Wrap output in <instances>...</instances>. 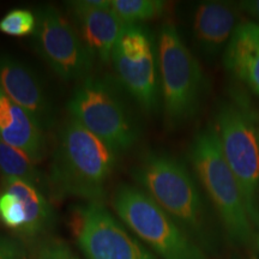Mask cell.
<instances>
[{
	"label": "cell",
	"mask_w": 259,
	"mask_h": 259,
	"mask_svg": "<svg viewBox=\"0 0 259 259\" xmlns=\"http://www.w3.org/2000/svg\"><path fill=\"white\" fill-rule=\"evenodd\" d=\"M0 173L3 178H16L34 184L38 189H48V179L27 154L11 147L0 138Z\"/></svg>",
	"instance_id": "obj_17"
},
{
	"label": "cell",
	"mask_w": 259,
	"mask_h": 259,
	"mask_svg": "<svg viewBox=\"0 0 259 259\" xmlns=\"http://www.w3.org/2000/svg\"><path fill=\"white\" fill-rule=\"evenodd\" d=\"M223 66L259 97V23L241 21L222 54Z\"/></svg>",
	"instance_id": "obj_15"
},
{
	"label": "cell",
	"mask_w": 259,
	"mask_h": 259,
	"mask_svg": "<svg viewBox=\"0 0 259 259\" xmlns=\"http://www.w3.org/2000/svg\"><path fill=\"white\" fill-rule=\"evenodd\" d=\"M37 17L35 12L27 9H15L0 21V31L9 36L24 37L35 34Z\"/></svg>",
	"instance_id": "obj_19"
},
{
	"label": "cell",
	"mask_w": 259,
	"mask_h": 259,
	"mask_svg": "<svg viewBox=\"0 0 259 259\" xmlns=\"http://www.w3.org/2000/svg\"><path fill=\"white\" fill-rule=\"evenodd\" d=\"M71 118L113 149L125 153L137 143L141 126L115 78L89 76L67 105Z\"/></svg>",
	"instance_id": "obj_5"
},
{
	"label": "cell",
	"mask_w": 259,
	"mask_h": 259,
	"mask_svg": "<svg viewBox=\"0 0 259 259\" xmlns=\"http://www.w3.org/2000/svg\"><path fill=\"white\" fill-rule=\"evenodd\" d=\"M113 208L124 225L162 259H206L205 252L138 186L119 185Z\"/></svg>",
	"instance_id": "obj_7"
},
{
	"label": "cell",
	"mask_w": 259,
	"mask_h": 259,
	"mask_svg": "<svg viewBox=\"0 0 259 259\" xmlns=\"http://www.w3.org/2000/svg\"><path fill=\"white\" fill-rule=\"evenodd\" d=\"M259 119L242 93L220 103L215 116L216 132L229 168L240 186L253 228H259Z\"/></svg>",
	"instance_id": "obj_4"
},
{
	"label": "cell",
	"mask_w": 259,
	"mask_h": 259,
	"mask_svg": "<svg viewBox=\"0 0 259 259\" xmlns=\"http://www.w3.org/2000/svg\"><path fill=\"white\" fill-rule=\"evenodd\" d=\"M0 259H28L24 245L17 239L0 234Z\"/></svg>",
	"instance_id": "obj_22"
},
{
	"label": "cell",
	"mask_w": 259,
	"mask_h": 259,
	"mask_svg": "<svg viewBox=\"0 0 259 259\" xmlns=\"http://www.w3.org/2000/svg\"><path fill=\"white\" fill-rule=\"evenodd\" d=\"M73 226L79 247L88 259H156L101 202L80 208Z\"/></svg>",
	"instance_id": "obj_10"
},
{
	"label": "cell",
	"mask_w": 259,
	"mask_h": 259,
	"mask_svg": "<svg viewBox=\"0 0 259 259\" xmlns=\"http://www.w3.org/2000/svg\"><path fill=\"white\" fill-rule=\"evenodd\" d=\"M239 5L226 2H200L193 6L190 31L193 46L204 59L212 61L223 54L236 25Z\"/></svg>",
	"instance_id": "obj_13"
},
{
	"label": "cell",
	"mask_w": 259,
	"mask_h": 259,
	"mask_svg": "<svg viewBox=\"0 0 259 259\" xmlns=\"http://www.w3.org/2000/svg\"><path fill=\"white\" fill-rule=\"evenodd\" d=\"M36 259H79L65 242L51 239L38 247Z\"/></svg>",
	"instance_id": "obj_21"
},
{
	"label": "cell",
	"mask_w": 259,
	"mask_h": 259,
	"mask_svg": "<svg viewBox=\"0 0 259 259\" xmlns=\"http://www.w3.org/2000/svg\"><path fill=\"white\" fill-rule=\"evenodd\" d=\"M111 9L126 25H134L161 17L166 4L160 0H111Z\"/></svg>",
	"instance_id": "obj_18"
},
{
	"label": "cell",
	"mask_w": 259,
	"mask_h": 259,
	"mask_svg": "<svg viewBox=\"0 0 259 259\" xmlns=\"http://www.w3.org/2000/svg\"><path fill=\"white\" fill-rule=\"evenodd\" d=\"M0 87L12 102L34 116L45 130L53 125V103L31 66L9 54H0Z\"/></svg>",
	"instance_id": "obj_12"
},
{
	"label": "cell",
	"mask_w": 259,
	"mask_h": 259,
	"mask_svg": "<svg viewBox=\"0 0 259 259\" xmlns=\"http://www.w3.org/2000/svg\"><path fill=\"white\" fill-rule=\"evenodd\" d=\"M239 9L242 12L251 16L252 18L255 19L254 22L259 23V0H248V2L239 3Z\"/></svg>",
	"instance_id": "obj_23"
},
{
	"label": "cell",
	"mask_w": 259,
	"mask_h": 259,
	"mask_svg": "<svg viewBox=\"0 0 259 259\" xmlns=\"http://www.w3.org/2000/svg\"><path fill=\"white\" fill-rule=\"evenodd\" d=\"M139 189L203 251L218 247V234L198 181L179 158L149 151L131 170Z\"/></svg>",
	"instance_id": "obj_1"
},
{
	"label": "cell",
	"mask_w": 259,
	"mask_h": 259,
	"mask_svg": "<svg viewBox=\"0 0 259 259\" xmlns=\"http://www.w3.org/2000/svg\"><path fill=\"white\" fill-rule=\"evenodd\" d=\"M118 154L79 122L70 118L61 126L52 155L48 190L56 198H105Z\"/></svg>",
	"instance_id": "obj_2"
},
{
	"label": "cell",
	"mask_w": 259,
	"mask_h": 259,
	"mask_svg": "<svg viewBox=\"0 0 259 259\" xmlns=\"http://www.w3.org/2000/svg\"><path fill=\"white\" fill-rule=\"evenodd\" d=\"M156 44L164 116L169 127H178L192 120L199 112L205 79L196 56L174 23H163Z\"/></svg>",
	"instance_id": "obj_6"
},
{
	"label": "cell",
	"mask_w": 259,
	"mask_h": 259,
	"mask_svg": "<svg viewBox=\"0 0 259 259\" xmlns=\"http://www.w3.org/2000/svg\"><path fill=\"white\" fill-rule=\"evenodd\" d=\"M0 220L6 227L18 233H23L27 213L22 199L10 191L0 193Z\"/></svg>",
	"instance_id": "obj_20"
},
{
	"label": "cell",
	"mask_w": 259,
	"mask_h": 259,
	"mask_svg": "<svg viewBox=\"0 0 259 259\" xmlns=\"http://www.w3.org/2000/svg\"><path fill=\"white\" fill-rule=\"evenodd\" d=\"M35 14L37 27L32 36L38 56L66 82L89 77L95 59L69 19L52 5L41 6Z\"/></svg>",
	"instance_id": "obj_9"
},
{
	"label": "cell",
	"mask_w": 259,
	"mask_h": 259,
	"mask_svg": "<svg viewBox=\"0 0 259 259\" xmlns=\"http://www.w3.org/2000/svg\"><path fill=\"white\" fill-rule=\"evenodd\" d=\"M115 79L132 101L148 114L161 102L157 44L145 24L126 25L112 56Z\"/></svg>",
	"instance_id": "obj_8"
},
{
	"label": "cell",
	"mask_w": 259,
	"mask_h": 259,
	"mask_svg": "<svg viewBox=\"0 0 259 259\" xmlns=\"http://www.w3.org/2000/svg\"><path fill=\"white\" fill-rule=\"evenodd\" d=\"M189 158L194 177L218 212L228 238L235 245L251 246L254 228L248 218L240 186L223 155L213 124L194 136Z\"/></svg>",
	"instance_id": "obj_3"
},
{
	"label": "cell",
	"mask_w": 259,
	"mask_h": 259,
	"mask_svg": "<svg viewBox=\"0 0 259 259\" xmlns=\"http://www.w3.org/2000/svg\"><path fill=\"white\" fill-rule=\"evenodd\" d=\"M77 32L94 59L103 64L112 61L116 42L126 24L111 9V0H80L69 3Z\"/></svg>",
	"instance_id": "obj_11"
},
{
	"label": "cell",
	"mask_w": 259,
	"mask_h": 259,
	"mask_svg": "<svg viewBox=\"0 0 259 259\" xmlns=\"http://www.w3.org/2000/svg\"><path fill=\"white\" fill-rule=\"evenodd\" d=\"M258 247H259V236H258Z\"/></svg>",
	"instance_id": "obj_24"
},
{
	"label": "cell",
	"mask_w": 259,
	"mask_h": 259,
	"mask_svg": "<svg viewBox=\"0 0 259 259\" xmlns=\"http://www.w3.org/2000/svg\"><path fill=\"white\" fill-rule=\"evenodd\" d=\"M3 189L15 193L24 204L27 222L22 234L37 236L54 226V212L44 191L34 184L16 178H4Z\"/></svg>",
	"instance_id": "obj_16"
},
{
	"label": "cell",
	"mask_w": 259,
	"mask_h": 259,
	"mask_svg": "<svg viewBox=\"0 0 259 259\" xmlns=\"http://www.w3.org/2000/svg\"><path fill=\"white\" fill-rule=\"evenodd\" d=\"M0 138L11 147L41 162L46 156L45 128L34 116L9 99L0 87Z\"/></svg>",
	"instance_id": "obj_14"
}]
</instances>
